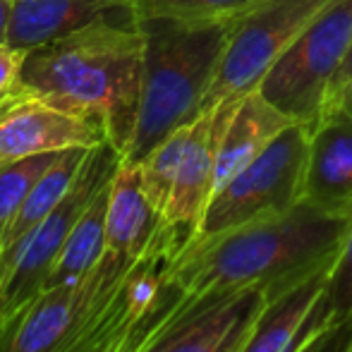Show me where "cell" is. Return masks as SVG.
<instances>
[{
    "mask_svg": "<svg viewBox=\"0 0 352 352\" xmlns=\"http://www.w3.org/2000/svg\"><path fill=\"white\" fill-rule=\"evenodd\" d=\"M120 161V153L111 144L94 146L65 199L22 240L0 252V329L48 287L74 223L98 190L113 180Z\"/></svg>",
    "mask_w": 352,
    "mask_h": 352,
    "instance_id": "obj_4",
    "label": "cell"
},
{
    "mask_svg": "<svg viewBox=\"0 0 352 352\" xmlns=\"http://www.w3.org/2000/svg\"><path fill=\"white\" fill-rule=\"evenodd\" d=\"M240 101V98H237ZM237 101H221L218 106L204 111L190 127L185 153L177 168L175 185L170 199L163 211V221L170 226L197 232L204 211L213 197V177H216V156L221 135L228 118L232 116Z\"/></svg>",
    "mask_w": 352,
    "mask_h": 352,
    "instance_id": "obj_10",
    "label": "cell"
},
{
    "mask_svg": "<svg viewBox=\"0 0 352 352\" xmlns=\"http://www.w3.org/2000/svg\"><path fill=\"white\" fill-rule=\"evenodd\" d=\"M309 127L292 122L254 161L213 192L195 237H213L283 216L302 204Z\"/></svg>",
    "mask_w": 352,
    "mask_h": 352,
    "instance_id": "obj_5",
    "label": "cell"
},
{
    "mask_svg": "<svg viewBox=\"0 0 352 352\" xmlns=\"http://www.w3.org/2000/svg\"><path fill=\"white\" fill-rule=\"evenodd\" d=\"M352 89V43L348 48V56H345L343 65H340V70L336 72L333 82H331L329 87V96H326V108L333 106V103H340L345 98V94H348ZM324 108V111H326Z\"/></svg>",
    "mask_w": 352,
    "mask_h": 352,
    "instance_id": "obj_25",
    "label": "cell"
},
{
    "mask_svg": "<svg viewBox=\"0 0 352 352\" xmlns=\"http://www.w3.org/2000/svg\"><path fill=\"white\" fill-rule=\"evenodd\" d=\"M166 230L161 211L144 190L140 163L120 161L111 180L106 211V250L120 259L140 261Z\"/></svg>",
    "mask_w": 352,
    "mask_h": 352,
    "instance_id": "obj_12",
    "label": "cell"
},
{
    "mask_svg": "<svg viewBox=\"0 0 352 352\" xmlns=\"http://www.w3.org/2000/svg\"><path fill=\"white\" fill-rule=\"evenodd\" d=\"M302 201L352 218V108L329 106L309 130Z\"/></svg>",
    "mask_w": 352,
    "mask_h": 352,
    "instance_id": "obj_9",
    "label": "cell"
},
{
    "mask_svg": "<svg viewBox=\"0 0 352 352\" xmlns=\"http://www.w3.org/2000/svg\"><path fill=\"white\" fill-rule=\"evenodd\" d=\"M343 321H352V218L343 235V242H340L338 252L331 261V269L324 278V287H321L316 302L311 305L292 350L302 340L324 331L326 326L343 324Z\"/></svg>",
    "mask_w": 352,
    "mask_h": 352,
    "instance_id": "obj_19",
    "label": "cell"
},
{
    "mask_svg": "<svg viewBox=\"0 0 352 352\" xmlns=\"http://www.w3.org/2000/svg\"><path fill=\"white\" fill-rule=\"evenodd\" d=\"M12 3L14 0H0V43L8 41V27L12 17Z\"/></svg>",
    "mask_w": 352,
    "mask_h": 352,
    "instance_id": "obj_26",
    "label": "cell"
},
{
    "mask_svg": "<svg viewBox=\"0 0 352 352\" xmlns=\"http://www.w3.org/2000/svg\"><path fill=\"white\" fill-rule=\"evenodd\" d=\"M261 0H132V19H177L187 24H235Z\"/></svg>",
    "mask_w": 352,
    "mask_h": 352,
    "instance_id": "obj_20",
    "label": "cell"
},
{
    "mask_svg": "<svg viewBox=\"0 0 352 352\" xmlns=\"http://www.w3.org/2000/svg\"><path fill=\"white\" fill-rule=\"evenodd\" d=\"M101 144H108L101 127L41 98L19 96L0 108V166L38 153L94 148Z\"/></svg>",
    "mask_w": 352,
    "mask_h": 352,
    "instance_id": "obj_8",
    "label": "cell"
},
{
    "mask_svg": "<svg viewBox=\"0 0 352 352\" xmlns=\"http://www.w3.org/2000/svg\"><path fill=\"white\" fill-rule=\"evenodd\" d=\"M329 3L331 0H261L250 14L235 22L204 111L254 91L269 67Z\"/></svg>",
    "mask_w": 352,
    "mask_h": 352,
    "instance_id": "obj_7",
    "label": "cell"
},
{
    "mask_svg": "<svg viewBox=\"0 0 352 352\" xmlns=\"http://www.w3.org/2000/svg\"><path fill=\"white\" fill-rule=\"evenodd\" d=\"M58 156H60V151L38 153V156H29L22 158V161L0 166V240L8 232L10 223L14 221L19 209H22V204L27 201L29 192L34 190L38 177L48 170V166Z\"/></svg>",
    "mask_w": 352,
    "mask_h": 352,
    "instance_id": "obj_22",
    "label": "cell"
},
{
    "mask_svg": "<svg viewBox=\"0 0 352 352\" xmlns=\"http://www.w3.org/2000/svg\"><path fill=\"white\" fill-rule=\"evenodd\" d=\"M180 290L166 278V287L156 300L127 316L91 352H146L175 321H180Z\"/></svg>",
    "mask_w": 352,
    "mask_h": 352,
    "instance_id": "obj_18",
    "label": "cell"
},
{
    "mask_svg": "<svg viewBox=\"0 0 352 352\" xmlns=\"http://www.w3.org/2000/svg\"><path fill=\"white\" fill-rule=\"evenodd\" d=\"M269 297L266 290L254 287L199 307L175 321L146 352H235Z\"/></svg>",
    "mask_w": 352,
    "mask_h": 352,
    "instance_id": "obj_11",
    "label": "cell"
},
{
    "mask_svg": "<svg viewBox=\"0 0 352 352\" xmlns=\"http://www.w3.org/2000/svg\"><path fill=\"white\" fill-rule=\"evenodd\" d=\"M144 38L140 120L122 161L142 163L163 140L204 113L235 24L135 19Z\"/></svg>",
    "mask_w": 352,
    "mask_h": 352,
    "instance_id": "obj_3",
    "label": "cell"
},
{
    "mask_svg": "<svg viewBox=\"0 0 352 352\" xmlns=\"http://www.w3.org/2000/svg\"><path fill=\"white\" fill-rule=\"evenodd\" d=\"M340 103H345V106H350V108H352V89H350L348 94H345V98H343Z\"/></svg>",
    "mask_w": 352,
    "mask_h": 352,
    "instance_id": "obj_27",
    "label": "cell"
},
{
    "mask_svg": "<svg viewBox=\"0 0 352 352\" xmlns=\"http://www.w3.org/2000/svg\"><path fill=\"white\" fill-rule=\"evenodd\" d=\"M352 43V0H331L259 82V94L292 122L314 127Z\"/></svg>",
    "mask_w": 352,
    "mask_h": 352,
    "instance_id": "obj_6",
    "label": "cell"
},
{
    "mask_svg": "<svg viewBox=\"0 0 352 352\" xmlns=\"http://www.w3.org/2000/svg\"><path fill=\"white\" fill-rule=\"evenodd\" d=\"M108 192L111 182L98 190V195L87 204L82 216L77 218L56 261L48 287L77 285L98 266L106 254V211H108ZM46 287V290H48Z\"/></svg>",
    "mask_w": 352,
    "mask_h": 352,
    "instance_id": "obj_16",
    "label": "cell"
},
{
    "mask_svg": "<svg viewBox=\"0 0 352 352\" xmlns=\"http://www.w3.org/2000/svg\"><path fill=\"white\" fill-rule=\"evenodd\" d=\"M287 125H292L290 118L280 113L276 106H271L259 94V89L245 94L237 101L235 111L228 118L226 130L221 135L213 192L226 180H230L240 168L254 161Z\"/></svg>",
    "mask_w": 352,
    "mask_h": 352,
    "instance_id": "obj_14",
    "label": "cell"
},
{
    "mask_svg": "<svg viewBox=\"0 0 352 352\" xmlns=\"http://www.w3.org/2000/svg\"><path fill=\"white\" fill-rule=\"evenodd\" d=\"M292 352H352V321L326 326L311 338L302 340Z\"/></svg>",
    "mask_w": 352,
    "mask_h": 352,
    "instance_id": "obj_24",
    "label": "cell"
},
{
    "mask_svg": "<svg viewBox=\"0 0 352 352\" xmlns=\"http://www.w3.org/2000/svg\"><path fill=\"white\" fill-rule=\"evenodd\" d=\"M130 5L132 0H14L5 43L32 51L87 27L101 14L130 10Z\"/></svg>",
    "mask_w": 352,
    "mask_h": 352,
    "instance_id": "obj_13",
    "label": "cell"
},
{
    "mask_svg": "<svg viewBox=\"0 0 352 352\" xmlns=\"http://www.w3.org/2000/svg\"><path fill=\"white\" fill-rule=\"evenodd\" d=\"M329 269L331 264L271 295L235 352H292L297 333L324 287Z\"/></svg>",
    "mask_w": 352,
    "mask_h": 352,
    "instance_id": "obj_15",
    "label": "cell"
},
{
    "mask_svg": "<svg viewBox=\"0 0 352 352\" xmlns=\"http://www.w3.org/2000/svg\"><path fill=\"white\" fill-rule=\"evenodd\" d=\"M350 218L297 204L269 221L213 237H192L168 278L182 295V319L197 307L261 287L276 295L333 261Z\"/></svg>",
    "mask_w": 352,
    "mask_h": 352,
    "instance_id": "obj_1",
    "label": "cell"
},
{
    "mask_svg": "<svg viewBox=\"0 0 352 352\" xmlns=\"http://www.w3.org/2000/svg\"><path fill=\"white\" fill-rule=\"evenodd\" d=\"M190 127L192 125L180 127L177 132H173L168 140H163L140 163L144 190H146L148 199L153 201V206L161 211V216L166 211L168 199H170L173 185H175L177 168H180L182 153H185L187 140H190Z\"/></svg>",
    "mask_w": 352,
    "mask_h": 352,
    "instance_id": "obj_21",
    "label": "cell"
},
{
    "mask_svg": "<svg viewBox=\"0 0 352 352\" xmlns=\"http://www.w3.org/2000/svg\"><path fill=\"white\" fill-rule=\"evenodd\" d=\"M27 51L0 43V108L22 96V67Z\"/></svg>",
    "mask_w": 352,
    "mask_h": 352,
    "instance_id": "obj_23",
    "label": "cell"
},
{
    "mask_svg": "<svg viewBox=\"0 0 352 352\" xmlns=\"http://www.w3.org/2000/svg\"><path fill=\"white\" fill-rule=\"evenodd\" d=\"M144 38L135 19L118 24L111 12L67 36L27 51L22 96H34L89 120L125 158L140 120Z\"/></svg>",
    "mask_w": 352,
    "mask_h": 352,
    "instance_id": "obj_2",
    "label": "cell"
},
{
    "mask_svg": "<svg viewBox=\"0 0 352 352\" xmlns=\"http://www.w3.org/2000/svg\"><path fill=\"white\" fill-rule=\"evenodd\" d=\"M89 151L91 148H67V151H60V156L38 177L34 190L29 192L27 201L22 204V209L14 216V221L10 223L8 232L0 240V252L10 250L14 242L22 240L34 226H38L48 213L65 199V195L70 192L79 170H82L84 161H87Z\"/></svg>",
    "mask_w": 352,
    "mask_h": 352,
    "instance_id": "obj_17",
    "label": "cell"
}]
</instances>
